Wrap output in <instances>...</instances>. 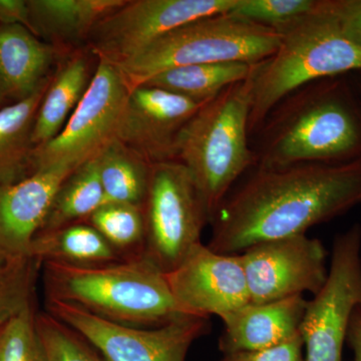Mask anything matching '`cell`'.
I'll return each mask as SVG.
<instances>
[{
  "label": "cell",
  "mask_w": 361,
  "mask_h": 361,
  "mask_svg": "<svg viewBox=\"0 0 361 361\" xmlns=\"http://www.w3.org/2000/svg\"><path fill=\"white\" fill-rule=\"evenodd\" d=\"M301 336L274 348L223 355L219 361H304Z\"/></svg>",
  "instance_id": "cell-31"
},
{
  "label": "cell",
  "mask_w": 361,
  "mask_h": 361,
  "mask_svg": "<svg viewBox=\"0 0 361 361\" xmlns=\"http://www.w3.org/2000/svg\"><path fill=\"white\" fill-rule=\"evenodd\" d=\"M104 204L96 157L75 169L61 184L37 234L85 222Z\"/></svg>",
  "instance_id": "cell-24"
},
{
  "label": "cell",
  "mask_w": 361,
  "mask_h": 361,
  "mask_svg": "<svg viewBox=\"0 0 361 361\" xmlns=\"http://www.w3.org/2000/svg\"><path fill=\"white\" fill-rule=\"evenodd\" d=\"M278 44L279 33L274 28L230 13L216 14L176 28L114 66L130 90L169 68L219 63L255 65L270 58Z\"/></svg>",
  "instance_id": "cell-6"
},
{
  "label": "cell",
  "mask_w": 361,
  "mask_h": 361,
  "mask_svg": "<svg viewBox=\"0 0 361 361\" xmlns=\"http://www.w3.org/2000/svg\"><path fill=\"white\" fill-rule=\"evenodd\" d=\"M251 303H267L310 292L327 279V252L306 234L264 242L240 254Z\"/></svg>",
  "instance_id": "cell-12"
},
{
  "label": "cell",
  "mask_w": 361,
  "mask_h": 361,
  "mask_svg": "<svg viewBox=\"0 0 361 361\" xmlns=\"http://www.w3.org/2000/svg\"><path fill=\"white\" fill-rule=\"evenodd\" d=\"M35 322L47 361H104L84 337L49 313H37Z\"/></svg>",
  "instance_id": "cell-27"
},
{
  "label": "cell",
  "mask_w": 361,
  "mask_h": 361,
  "mask_svg": "<svg viewBox=\"0 0 361 361\" xmlns=\"http://www.w3.org/2000/svg\"><path fill=\"white\" fill-rule=\"evenodd\" d=\"M89 61L80 56L71 59L51 78L33 126L35 149L51 142L63 130L89 87Z\"/></svg>",
  "instance_id": "cell-20"
},
{
  "label": "cell",
  "mask_w": 361,
  "mask_h": 361,
  "mask_svg": "<svg viewBox=\"0 0 361 361\" xmlns=\"http://www.w3.org/2000/svg\"><path fill=\"white\" fill-rule=\"evenodd\" d=\"M317 0H238L233 16L268 27H281L313 11Z\"/></svg>",
  "instance_id": "cell-29"
},
{
  "label": "cell",
  "mask_w": 361,
  "mask_h": 361,
  "mask_svg": "<svg viewBox=\"0 0 361 361\" xmlns=\"http://www.w3.org/2000/svg\"><path fill=\"white\" fill-rule=\"evenodd\" d=\"M339 77L304 85L270 111L256 133L254 168L339 164L361 158L360 99Z\"/></svg>",
  "instance_id": "cell-2"
},
{
  "label": "cell",
  "mask_w": 361,
  "mask_h": 361,
  "mask_svg": "<svg viewBox=\"0 0 361 361\" xmlns=\"http://www.w3.org/2000/svg\"><path fill=\"white\" fill-rule=\"evenodd\" d=\"M255 65L219 63L179 66L160 71L142 85L157 87L205 104L230 85L247 80Z\"/></svg>",
  "instance_id": "cell-22"
},
{
  "label": "cell",
  "mask_w": 361,
  "mask_h": 361,
  "mask_svg": "<svg viewBox=\"0 0 361 361\" xmlns=\"http://www.w3.org/2000/svg\"><path fill=\"white\" fill-rule=\"evenodd\" d=\"M42 264L28 254L0 247V327L33 305L35 284Z\"/></svg>",
  "instance_id": "cell-25"
},
{
  "label": "cell",
  "mask_w": 361,
  "mask_h": 361,
  "mask_svg": "<svg viewBox=\"0 0 361 361\" xmlns=\"http://www.w3.org/2000/svg\"><path fill=\"white\" fill-rule=\"evenodd\" d=\"M56 47L23 25H0V94L13 103L35 94L49 78Z\"/></svg>",
  "instance_id": "cell-17"
},
{
  "label": "cell",
  "mask_w": 361,
  "mask_h": 361,
  "mask_svg": "<svg viewBox=\"0 0 361 361\" xmlns=\"http://www.w3.org/2000/svg\"><path fill=\"white\" fill-rule=\"evenodd\" d=\"M51 167L35 171L14 184L0 185V247L28 254L61 184L75 171Z\"/></svg>",
  "instance_id": "cell-15"
},
{
  "label": "cell",
  "mask_w": 361,
  "mask_h": 361,
  "mask_svg": "<svg viewBox=\"0 0 361 361\" xmlns=\"http://www.w3.org/2000/svg\"><path fill=\"white\" fill-rule=\"evenodd\" d=\"M87 223L101 233L123 258L144 254L146 236L144 207L106 203L90 215Z\"/></svg>",
  "instance_id": "cell-26"
},
{
  "label": "cell",
  "mask_w": 361,
  "mask_h": 361,
  "mask_svg": "<svg viewBox=\"0 0 361 361\" xmlns=\"http://www.w3.org/2000/svg\"><path fill=\"white\" fill-rule=\"evenodd\" d=\"M130 90L113 63L99 59L89 87L63 130L33 149L32 173L51 167L77 169L116 140Z\"/></svg>",
  "instance_id": "cell-8"
},
{
  "label": "cell",
  "mask_w": 361,
  "mask_h": 361,
  "mask_svg": "<svg viewBox=\"0 0 361 361\" xmlns=\"http://www.w3.org/2000/svg\"><path fill=\"white\" fill-rule=\"evenodd\" d=\"M45 300L73 304L127 326L154 329L188 316L173 296L167 273L145 254L106 264H42Z\"/></svg>",
  "instance_id": "cell-3"
},
{
  "label": "cell",
  "mask_w": 361,
  "mask_h": 361,
  "mask_svg": "<svg viewBox=\"0 0 361 361\" xmlns=\"http://www.w3.org/2000/svg\"><path fill=\"white\" fill-rule=\"evenodd\" d=\"M307 300L300 334L304 361H342L349 325L361 298V226L334 240L327 279Z\"/></svg>",
  "instance_id": "cell-9"
},
{
  "label": "cell",
  "mask_w": 361,
  "mask_h": 361,
  "mask_svg": "<svg viewBox=\"0 0 361 361\" xmlns=\"http://www.w3.org/2000/svg\"><path fill=\"white\" fill-rule=\"evenodd\" d=\"M358 97H360L361 102V85H360V90H358Z\"/></svg>",
  "instance_id": "cell-34"
},
{
  "label": "cell",
  "mask_w": 361,
  "mask_h": 361,
  "mask_svg": "<svg viewBox=\"0 0 361 361\" xmlns=\"http://www.w3.org/2000/svg\"><path fill=\"white\" fill-rule=\"evenodd\" d=\"M28 255L42 264L56 262L77 266L106 264L123 259L101 233L85 222L37 234Z\"/></svg>",
  "instance_id": "cell-21"
},
{
  "label": "cell",
  "mask_w": 361,
  "mask_h": 361,
  "mask_svg": "<svg viewBox=\"0 0 361 361\" xmlns=\"http://www.w3.org/2000/svg\"><path fill=\"white\" fill-rule=\"evenodd\" d=\"M106 203L144 207L151 164L118 140L97 156Z\"/></svg>",
  "instance_id": "cell-23"
},
{
  "label": "cell",
  "mask_w": 361,
  "mask_h": 361,
  "mask_svg": "<svg viewBox=\"0 0 361 361\" xmlns=\"http://www.w3.org/2000/svg\"><path fill=\"white\" fill-rule=\"evenodd\" d=\"M0 25H23L32 32L27 0H0Z\"/></svg>",
  "instance_id": "cell-32"
},
{
  "label": "cell",
  "mask_w": 361,
  "mask_h": 361,
  "mask_svg": "<svg viewBox=\"0 0 361 361\" xmlns=\"http://www.w3.org/2000/svg\"><path fill=\"white\" fill-rule=\"evenodd\" d=\"M145 255L165 273L178 267L211 222L191 173L179 161L152 164L144 204Z\"/></svg>",
  "instance_id": "cell-7"
},
{
  "label": "cell",
  "mask_w": 361,
  "mask_h": 361,
  "mask_svg": "<svg viewBox=\"0 0 361 361\" xmlns=\"http://www.w3.org/2000/svg\"><path fill=\"white\" fill-rule=\"evenodd\" d=\"M202 106L164 90L140 85L130 90L116 140L151 165L176 161L180 132Z\"/></svg>",
  "instance_id": "cell-14"
},
{
  "label": "cell",
  "mask_w": 361,
  "mask_h": 361,
  "mask_svg": "<svg viewBox=\"0 0 361 361\" xmlns=\"http://www.w3.org/2000/svg\"><path fill=\"white\" fill-rule=\"evenodd\" d=\"M30 305L0 327V361H47Z\"/></svg>",
  "instance_id": "cell-28"
},
{
  "label": "cell",
  "mask_w": 361,
  "mask_h": 361,
  "mask_svg": "<svg viewBox=\"0 0 361 361\" xmlns=\"http://www.w3.org/2000/svg\"><path fill=\"white\" fill-rule=\"evenodd\" d=\"M320 4L344 37L361 47V0H320Z\"/></svg>",
  "instance_id": "cell-30"
},
{
  "label": "cell",
  "mask_w": 361,
  "mask_h": 361,
  "mask_svg": "<svg viewBox=\"0 0 361 361\" xmlns=\"http://www.w3.org/2000/svg\"><path fill=\"white\" fill-rule=\"evenodd\" d=\"M4 99H2L1 94H0V104H1L2 102H4Z\"/></svg>",
  "instance_id": "cell-35"
},
{
  "label": "cell",
  "mask_w": 361,
  "mask_h": 361,
  "mask_svg": "<svg viewBox=\"0 0 361 361\" xmlns=\"http://www.w3.org/2000/svg\"><path fill=\"white\" fill-rule=\"evenodd\" d=\"M346 341L353 349L355 361H361V307L360 305L356 307L351 318Z\"/></svg>",
  "instance_id": "cell-33"
},
{
  "label": "cell",
  "mask_w": 361,
  "mask_h": 361,
  "mask_svg": "<svg viewBox=\"0 0 361 361\" xmlns=\"http://www.w3.org/2000/svg\"><path fill=\"white\" fill-rule=\"evenodd\" d=\"M47 312L89 342L104 361H186L194 342L210 330L209 318L188 315L154 329L127 326L58 300H45Z\"/></svg>",
  "instance_id": "cell-10"
},
{
  "label": "cell",
  "mask_w": 361,
  "mask_h": 361,
  "mask_svg": "<svg viewBox=\"0 0 361 361\" xmlns=\"http://www.w3.org/2000/svg\"><path fill=\"white\" fill-rule=\"evenodd\" d=\"M251 103L252 73L203 104L178 139L176 161L191 173L211 222L235 183L255 167V155L249 145Z\"/></svg>",
  "instance_id": "cell-5"
},
{
  "label": "cell",
  "mask_w": 361,
  "mask_h": 361,
  "mask_svg": "<svg viewBox=\"0 0 361 361\" xmlns=\"http://www.w3.org/2000/svg\"><path fill=\"white\" fill-rule=\"evenodd\" d=\"M307 300L293 296L267 303H248L223 318L218 348L223 355L262 350L301 336Z\"/></svg>",
  "instance_id": "cell-16"
},
{
  "label": "cell",
  "mask_w": 361,
  "mask_h": 361,
  "mask_svg": "<svg viewBox=\"0 0 361 361\" xmlns=\"http://www.w3.org/2000/svg\"><path fill=\"white\" fill-rule=\"evenodd\" d=\"M238 0H128L94 27L87 39L99 59L116 65L180 26L228 13Z\"/></svg>",
  "instance_id": "cell-11"
},
{
  "label": "cell",
  "mask_w": 361,
  "mask_h": 361,
  "mask_svg": "<svg viewBox=\"0 0 361 361\" xmlns=\"http://www.w3.org/2000/svg\"><path fill=\"white\" fill-rule=\"evenodd\" d=\"M360 307H361V298H360Z\"/></svg>",
  "instance_id": "cell-36"
},
{
  "label": "cell",
  "mask_w": 361,
  "mask_h": 361,
  "mask_svg": "<svg viewBox=\"0 0 361 361\" xmlns=\"http://www.w3.org/2000/svg\"><path fill=\"white\" fill-rule=\"evenodd\" d=\"M51 78L27 99L0 109V185L14 184L32 174L33 126Z\"/></svg>",
  "instance_id": "cell-19"
},
{
  "label": "cell",
  "mask_w": 361,
  "mask_h": 361,
  "mask_svg": "<svg viewBox=\"0 0 361 361\" xmlns=\"http://www.w3.org/2000/svg\"><path fill=\"white\" fill-rule=\"evenodd\" d=\"M361 204V158L253 173L221 204L209 248L241 254L252 246L306 234Z\"/></svg>",
  "instance_id": "cell-1"
},
{
  "label": "cell",
  "mask_w": 361,
  "mask_h": 361,
  "mask_svg": "<svg viewBox=\"0 0 361 361\" xmlns=\"http://www.w3.org/2000/svg\"><path fill=\"white\" fill-rule=\"evenodd\" d=\"M127 0H27L32 32L54 44L87 39Z\"/></svg>",
  "instance_id": "cell-18"
},
{
  "label": "cell",
  "mask_w": 361,
  "mask_h": 361,
  "mask_svg": "<svg viewBox=\"0 0 361 361\" xmlns=\"http://www.w3.org/2000/svg\"><path fill=\"white\" fill-rule=\"evenodd\" d=\"M274 54L254 66L249 133L256 134L282 99L316 80L361 70V47L339 30L320 0L310 13L277 28Z\"/></svg>",
  "instance_id": "cell-4"
},
{
  "label": "cell",
  "mask_w": 361,
  "mask_h": 361,
  "mask_svg": "<svg viewBox=\"0 0 361 361\" xmlns=\"http://www.w3.org/2000/svg\"><path fill=\"white\" fill-rule=\"evenodd\" d=\"M173 296L187 314L221 319L250 303L240 254H223L199 244L167 273Z\"/></svg>",
  "instance_id": "cell-13"
}]
</instances>
